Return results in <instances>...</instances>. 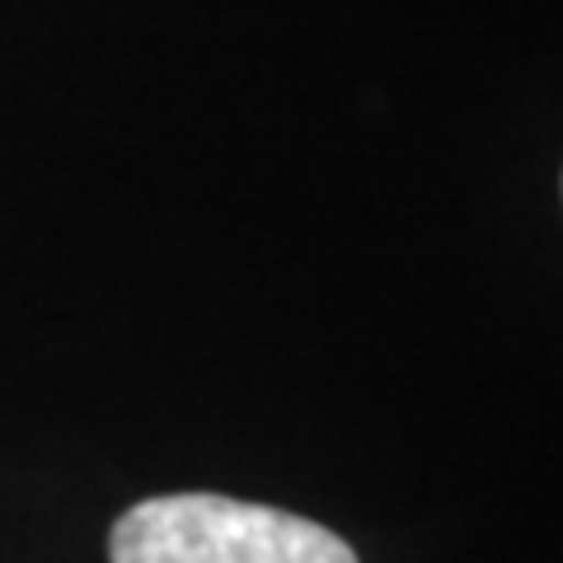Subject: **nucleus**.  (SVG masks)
I'll list each match as a JSON object with an SVG mask.
<instances>
[{"label":"nucleus","mask_w":563,"mask_h":563,"mask_svg":"<svg viewBox=\"0 0 563 563\" xmlns=\"http://www.w3.org/2000/svg\"><path fill=\"white\" fill-rule=\"evenodd\" d=\"M113 563H357L352 544L329 526L282 507L165 493L118 517L109 536Z\"/></svg>","instance_id":"nucleus-1"}]
</instances>
